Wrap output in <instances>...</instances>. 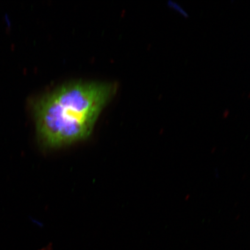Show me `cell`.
I'll return each mask as SVG.
<instances>
[{"label": "cell", "mask_w": 250, "mask_h": 250, "mask_svg": "<svg viewBox=\"0 0 250 250\" xmlns=\"http://www.w3.org/2000/svg\"><path fill=\"white\" fill-rule=\"evenodd\" d=\"M111 84H66L37 102V130L43 144L57 147L86 138L114 92Z\"/></svg>", "instance_id": "6da1fadb"}]
</instances>
